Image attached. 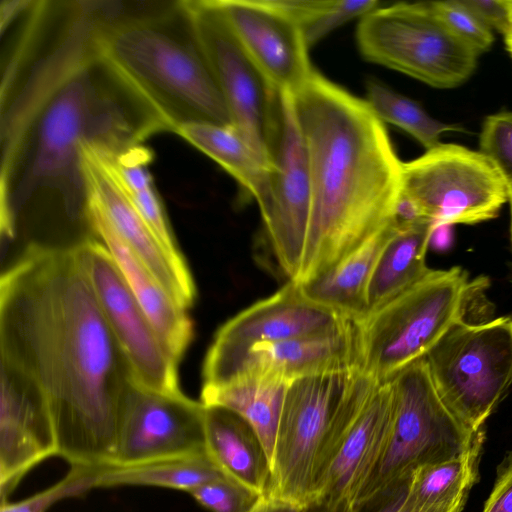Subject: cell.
<instances>
[{
    "label": "cell",
    "instance_id": "6da1fadb",
    "mask_svg": "<svg viewBox=\"0 0 512 512\" xmlns=\"http://www.w3.org/2000/svg\"><path fill=\"white\" fill-rule=\"evenodd\" d=\"M1 370L40 399L71 466H108L128 363L73 247L29 245L0 281Z\"/></svg>",
    "mask_w": 512,
    "mask_h": 512
},
{
    "label": "cell",
    "instance_id": "7a4b0ae2",
    "mask_svg": "<svg viewBox=\"0 0 512 512\" xmlns=\"http://www.w3.org/2000/svg\"><path fill=\"white\" fill-rule=\"evenodd\" d=\"M292 101L311 183L307 241L293 281L301 284L391 223L403 162L367 101L317 71Z\"/></svg>",
    "mask_w": 512,
    "mask_h": 512
},
{
    "label": "cell",
    "instance_id": "3957f363",
    "mask_svg": "<svg viewBox=\"0 0 512 512\" xmlns=\"http://www.w3.org/2000/svg\"><path fill=\"white\" fill-rule=\"evenodd\" d=\"M9 132L13 141L31 132L20 195L58 191L85 201L80 162L84 142L112 151L141 144L160 131L148 111L90 52L70 65L27 108Z\"/></svg>",
    "mask_w": 512,
    "mask_h": 512
},
{
    "label": "cell",
    "instance_id": "277c9868",
    "mask_svg": "<svg viewBox=\"0 0 512 512\" xmlns=\"http://www.w3.org/2000/svg\"><path fill=\"white\" fill-rule=\"evenodd\" d=\"M94 46L101 62L164 130L176 133L195 122L231 125L181 1L99 22Z\"/></svg>",
    "mask_w": 512,
    "mask_h": 512
},
{
    "label": "cell",
    "instance_id": "5b68a950",
    "mask_svg": "<svg viewBox=\"0 0 512 512\" xmlns=\"http://www.w3.org/2000/svg\"><path fill=\"white\" fill-rule=\"evenodd\" d=\"M483 277L454 266L432 269L415 285L358 323L359 368L379 383L424 358L437 341L482 299Z\"/></svg>",
    "mask_w": 512,
    "mask_h": 512
},
{
    "label": "cell",
    "instance_id": "8992f818",
    "mask_svg": "<svg viewBox=\"0 0 512 512\" xmlns=\"http://www.w3.org/2000/svg\"><path fill=\"white\" fill-rule=\"evenodd\" d=\"M394 404L376 470L361 500V511L384 503L419 468L452 460L483 431L468 430L440 398L425 358L390 379Z\"/></svg>",
    "mask_w": 512,
    "mask_h": 512
},
{
    "label": "cell",
    "instance_id": "52a82bcc",
    "mask_svg": "<svg viewBox=\"0 0 512 512\" xmlns=\"http://www.w3.org/2000/svg\"><path fill=\"white\" fill-rule=\"evenodd\" d=\"M424 358L445 405L480 432L512 385V317L459 322Z\"/></svg>",
    "mask_w": 512,
    "mask_h": 512
},
{
    "label": "cell",
    "instance_id": "ba28073f",
    "mask_svg": "<svg viewBox=\"0 0 512 512\" xmlns=\"http://www.w3.org/2000/svg\"><path fill=\"white\" fill-rule=\"evenodd\" d=\"M356 40L365 60L440 89L468 80L480 56L444 24L429 2L375 8L361 17Z\"/></svg>",
    "mask_w": 512,
    "mask_h": 512
},
{
    "label": "cell",
    "instance_id": "9c48e42d",
    "mask_svg": "<svg viewBox=\"0 0 512 512\" xmlns=\"http://www.w3.org/2000/svg\"><path fill=\"white\" fill-rule=\"evenodd\" d=\"M394 404L390 380L361 369L332 420L319 458L316 504L327 512H362L361 500L376 470Z\"/></svg>",
    "mask_w": 512,
    "mask_h": 512
},
{
    "label": "cell",
    "instance_id": "30bf717a",
    "mask_svg": "<svg viewBox=\"0 0 512 512\" xmlns=\"http://www.w3.org/2000/svg\"><path fill=\"white\" fill-rule=\"evenodd\" d=\"M359 367L292 380L278 423L266 497L302 508L316 504L320 454L332 420Z\"/></svg>",
    "mask_w": 512,
    "mask_h": 512
},
{
    "label": "cell",
    "instance_id": "8fae6325",
    "mask_svg": "<svg viewBox=\"0 0 512 512\" xmlns=\"http://www.w3.org/2000/svg\"><path fill=\"white\" fill-rule=\"evenodd\" d=\"M401 194L437 228L471 225L498 216L508 181L481 151L440 143L403 162Z\"/></svg>",
    "mask_w": 512,
    "mask_h": 512
},
{
    "label": "cell",
    "instance_id": "7c38bea8",
    "mask_svg": "<svg viewBox=\"0 0 512 512\" xmlns=\"http://www.w3.org/2000/svg\"><path fill=\"white\" fill-rule=\"evenodd\" d=\"M229 111L231 125L273 166L280 94L266 81L216 0L181 1Z\"/></svg>",
    "mask_w": 512,
    "mask_h": 512
},
{
    "label": "cell",
    "instance_id": "4fadbf2b",
    "mask_svg": "<svg viewBox=\"0 0 512 512\" xmlns=\"http://www.w3.org/2000/svg\"><path fill=\"white\" fill-rule=\"evenodd\" d=\"M72 247L134 384L160 393L181 392L178 362L162 343L105 245L89 237Z\"/></svg>",
    "mask_w": 512,
    "mask_h": 512
},
{
    "label": "cell",
    "instance_id": "5bb4252c",
    "mask_svg": "<svg viewBox=\"0 0 512 512\" xmlns=\"http://www.w3.org/2000/svg\"><path fill=\"white\" fill-rule=\"evenodd\" d=\"M352 321L307 299L300 286L289 281L276 293L228 320L217 331L203 365V386L222 375L257 344L329 334Z\"/></svg>",
    "mask_w": 512,
    "mask_h": 512
},
{
    "label": "cell",
    "instance_id": "9a60e30c",
    "mask_svg": "<svg viewBox=\"0 0 512 512\" xmlns=\"http://www.w3.org/2000/svg\"><path fill=\"white\" fill-rule=\"evenodd\" d=\"M204 421L201 402L182 392H155L133 382L121 409L111 465L207 454Z\"/></svg>",
    "mask_w": 512,
    "mask_h": 512
},
{
    "label": "cell",
    "instance_id": "2e32d148",
    "mask_svg": "<svg viewBox=\"0 0 512 512\" xmlns=\"http://www.w3.org/2000/svg\"><path fill=\"white\" fill-rule=\"evenodd\" d=\"M272 161L271 198L261 216L279 267L289 281H294L307 241L311 183L305 143L292 96L287 94H280Z\"/></svg>",
    "mask_w": 512,
    "mask_h": 512
},
{
    "label": "cell",
    "instance_id": "e0dca14e",
    "mask_svg": "<svg viewBox=\"0 0 512 512\" xmlns=\"http://www.w3.org/2000/svg\"><path fill=\"white\" fill-rule=\"evenodd\" d=\"M86 201L95 204L132 252L184 309L196 296L183 257L171 255L156 239L125 193L112 167L108 150L84 142L80 149Z\"/></svg>",
    "mask_w": 512,
    "mask_h": 512
},
{
    "label": "cell",
    "instance_id": "ac0fdd59",
    "mask_svg": "<svg viewBox=\"0 0 512 512\" xmlns=\"http://www.w3.org/2000/svg\"><path fill=\"white\" fill-rule=\"evenodd\" d=\"M238 41L278 94L294 96L315 71L301 26L272 0H216Z\"/></svg>",
    "mask_w": 512,
    "mask_h": 512
},
{
    "label": "cell",
    "instance_id": "d6986e66",
    "mask_svg": "<svg viewBox=\"0 0 512 512\" xmlns=\"http://www.w3.org/2000/svg\"><path fill=\"white\" fill-rule=\"evenodd\" d=\"M55 455L56 436L45 406L35 393L1 370V502L8 501L30 469Z\"/></svg>",
    "mask_w": 512,
    "mask_h": 512
},
{
    "label": "cell",
    "instance_id": "ffe728a7",
    "mask_svg": "<svg viewBox=\"0 0 512 512\" xmlns=\"http://www.w3.org/2000/svg\"><path fill=\"white\" fill-rule=\"evenodd\" d=\"M353 367H359L356 321L329 334L257 344L210 386L222 385L251 373L271 374L292 381L310 374Z\"/></svg>",
    "mask_w": 512,
    "mask_h": 512
},
{
    "label": "cell",
    "instance_id": "44dd1931",
    "mask_svg": "<svg viewBox=\"0 0 512 512\" xmlns=\"http://www.w3.org/2000/svg\"><path fill=\"white\" fill-rule=\"evenodd\" d=\"M85 220L105 245L162 343L179 363L193 337V324L141 260L117 234L103 212L85 201Z\"/></svg>",
    "mask_w": 512,
    "mask_h": 512
},
{
    "label": "cell",
    "instance_id": "7402d4cb",
    "mask_svg": "<svg viewBox=\"0 0 512 512\" xmlns=\"http://www.w3.org/2000/svg\"><path fill=\"white\" fill-rule=\"evenodd\" d=\"M206 452L221 473L266 497L270 462L259 437L237 414L205 406Z\"/></svg>",
    "mask_w": 512,
    "mask_h": 512
},
{
    "label": "cell",
    "instance_id": "603a6c76",
    "mask_svg": "<svg viewBox=\"0 0 512 512\" xmlns=\"http://www.w3.org/2000/svg\"><path fill=\"white\" fill-rule=\"evenodd\" d=\"M395 230L391 222L328 270L298 284L303 295L351 320H363L368 314L367 289L372 272Z\"/></svg>",
    "mask_w": 512,
    "mask_h": 512
},
{
    "label": "cell",
    "instance_id": "cb8c5ba5",
    "mask_svg": "<svg viewBox=\"0 0 512 512\" xmlns=\"http://www.w3.org/2000/svg\"><path fill=\"white\" fill-rule=\"evenodd\" d=\"M176 133L217 162L256 201L261 214L265 212L271 198L273 166L232 125L187 123Z\"/></svg>",
    "mask_w": 512,
    "mask_h": 512
},
{
    "label": "cell",
    "instance_id": "d4e9b609",
    "mask_svg": "<svg viewBox=\"0 0 512 512\" xmlns=\"http://www.w3.org/2000/svg\"><path fill=\"white\" fill-rule=\"evenodd\" d=\"M290 382L271 374H245L222 385L202 386L200 402L206 407L227 409L243 418L259 437L271 462Z\"/></svg>",
    "mask_w": 512,
    "mask_h": 512
},
{
    "label": "cell",
    "instance_id": "484cf974",
    "mask_svg": "<svg viewBox=\"0 0 512 512\" xmlns=\"http://www.w3.org/2000/svg\"><path fill=\"white\" fill-rule=\"evenodd\" d=\"M436 229L432 222L396 228L382 250L368 284V314L415 285L432 270L426 265V253Z\"/></svg>",
    "mask_w": 512,
    "mask_h": 512
},
{
    "label": "cell",
    "instance_id": "4316f807",
    "mask_svg": "<svg viewBox=\"0 0 512 512\" xmlns=\"http://www.w3.org/2000/svg\"><path fill=\"white\" fill-rule=\"evenodd\" d=\"M484 435V434H483ZM483 435L460 456L419 468L407 483L410 512H461L478 477Z\"/></svg>",
    "mask_w": 512,
    "mask_h": 512
},
{
    "label": "cell",
    "instance_id": "83f0119b",
    "mask_svg": "<svg viewBox=\"0 0 512 512\" xmlns=\"http://www.w3.org/2000/svg\"><path fill=\"white\" fill-rule=\"evenodd\" d=\"M224 476L208 454L124 466H97L96 488L154 486L186 491Z\"/></svg>",
    "mask_w": 512,
    "mask_h": 512
},
{
    "label": "cell",
    "instance_id": "f1b7e54d",
    "mask_svg": "<svg viewBox=\"0 0 512 512\" xmlns=\"http://www.w3.org/2000/svg\"><path fill=\"white\" fill-rule=\"evenodd\" d=\"M366 91L365 100L383 123L388 122L404 130L426 150L439 145L442 134L464 130L431 117L416 101L378 81L369 80Z\"/></svg>",
    "mask_w": 512,
    "mask_h": 512
},
{
    "label": "cell",
    "instance_id": "f546056e",
    "mask_svg": "<svg viewBox=\"0 0 512 512\" xmlns=\"http://www.w3.org/2000/svg\"><path fill=\"white\" fill-rule=\"evenodd\" d=\"M97 466H71L68 474L53 486L20 502H1L0 512H46L62 499L75 497L96 488Z\"/></svg>",
    "mask_w": 512,
    "mask_h": 512
},
{
    "label": "cell",
    "instance_id": "4dcf8cb0",
    "mask_svg": "<svg viewBox=\"0 0 512 512\" xmlns=\"http://www.w3.org/2000/svg\"><path fill=\"white\" fill-rule=\"evenodd\" d=\"M189 494L211 512H253L264 498L226 476L207 481Z\"/></svg>",
    "mask_w": 512,
    "mask_h": 512
},
{
    "label": "cell",
    "instance_id": "1f68e13d",
    "mask_svg": "<svg viewBox=\"0 0 512 512\" xmlns=\"http://www.w3.org/2000/svg\"><path fill=\"white\" fill-rule=\"evenodd\" d=\"M444 24L480 55L494 42L493 31L484 25L460 0L430 1Z\"/></svg>",
    "mask_w": 512,
    "mask_h": 512
},
{
    "label": "cell",
    "instance_id": "d6a6232c",
    "mask_svg": "<svg viewBox=\"0 0 512 512\" xmlns=\"http://www.w3.org/2000/svg\"><path fill=\"white\" fill-rule=\"evenodd\" d=\"M379 7L376 0H327L325 6L302 26L308 48L327 34L356 17Z\"/></svg>",
    "mask_w": 512,
    "mask_h": 512
},
{
    "label": "cell",
    "instance_id": "836d02e7",
    "mask_svg": "<svg viewBox=\"0 0 512 512\" xmlns=\"http://www.w3.org/2000/svg\"><path fill=\"white\" fill-rule=\"evenodd\" d=\"M480 150L497 166L507 181L512 179V112L486 117L479 138Z\"/></svg>",
    "mask_w": 512,
    "mask_h": 512
},
{
    "label": "cell",
    "instance_id": "e575fe53",
    "mask_svg": "<svg viewBox=\"0 0 512 512\" xmlns=\"http://www.w3.org/2000/svg\"><path fill=\"white\" fill-rule=\"evenodd\" d=\"M490 30L503 34L509 26L508 0H460Z\"/></svg>",
    "mask_w": 512,
    "mask_h": 512
},
{
    "label": "cell",
    "instance_id": "d590c367",
    "mask_svg": "<svg viewBox=\"0 0 512 512\" xmlns=\"http://www.w3.org/2000/svg\"><path fill=\"white\" fill-rule=\"evenodd\" d=\"M482 512H512V452L499 466L493 489Z\"/></svg>",
    "mask_w": 512,
    "mask_h": 512
},
{
    "label": "cell",
    "instance_id": "8d00e7d4",
    "mask_svg": "<svg viewBox=\"0 0 512 512\" xmlns=\"http://www.w3.org/2000/svg\"><path fill=\"white\" fill-rule=\"evenodd\" d=\"M407 484L395 492L375 512H410L406 499ZM304 512H327L320 504H314L304 509Z\"/></svg>",
    "mask_w": 512,
    "mask_h": 512
},
{
    "label": "cell",
    "instance_id": "74e56055",
    "mask_svg": "<svg viewBox=\"0 0 512 512\" xmlns=\"http://www.w3.org/2000/svg\"><path fill=\"white\" fill-rule=\"evenodd\" d=\"M305 508L264 497L253 512H304Z\"/></svg>",
    "mask_w": 512,
    "mask_h": 512
},
{
    "label": "cell",
    "instance_id": "f35d334b",
    "mask_svg": "<svg viewBox=\"0 0 512 512\" xmlns=\"http://www.w3.org/2000/svg\"><path fill=\"white\" fill-rule=\"evenodd\" d=\"M509 3V26L507 31L504 33V44L509 56L512 59V0H508Z\"/></svg>",
    "mask_w": 512,
    "mask_h": 512
},
{
    "label": "cell",
    "instance_id": "ab89813d",
    "mask_svg": "<svg viewBox=\"0 0 512 512\" xmlns=\"http://www.w3.org/2000/svg\"><path fill=\"white\" fill-rule=\"evenodd\" d=\"M510 207V242L512 248V179L508 181V201Z\"/></svg>",
    "mask_w": 512,
    "mask_h": 512
}]
</instances>
